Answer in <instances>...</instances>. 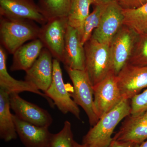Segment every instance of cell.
<instances>
[{"mask_svg":"<svg viewBox=\"0 0 147 147\" xmlns=\"http://www.w3.org/2000/svg\"><path fill=\"white\" fill-rule=\"evenodd\" d=\"M130 114V99L123 98L90 129L83 137L82 144L87 147H103L110 145L115 128L121 121Z\"/></svg>","mask_w":147,"mask_h":147,"instance_id":"6da1fadb","label":"cell"},{"mask_svg":"<svg viewBox=\"0 0 147 147\" xmlns=\"http://www.w3.org/2000/svg\"><path fill=\"white\" fill-rule=\"evenodd\" d=\"M40 30L32 20L0 16L1 45L9 54L13 55L25 42L38 38Z\"/></svg>","mask_w":147,"mask_h":147,"instance_id":"7a4b0ae2","label":"cell"},{"mask_svg":"<svg viewBox=\"0 0 147 147\" xmlns=\"http://www.w3.org/2000/svg\"><path fill=\"white\" fill-rule=\"evenodd\" d=\"M86 56L85 71L93 86L112 71L110 45L101 43L91 37L84 45Z\"/></svg>","mask_w":147,"mask_h":147,"instance_id":"3957f363","label":"cell"},{"mask_svg":"<svg viewBox=\"0 0 147 147\" xmlns=\"http://www.w3.org/2000/svg\"><path fill=\"white\" fill-rule=\"evenodd\" d=\"M64 67L73 85V92L70 95L75 103L81 106L86 114L90 125L94 126L99 119L94 112L93 86L88 74L85 70Z\"/></svg>","mask_w":147,"mask_h":147,"instance_id":"277c9868","label":"cell"},{"mask_svg":"<svg viewBox=\"0 0 147 147\" xmlns=\"http://www.w3.org/2000/svg\"><path fill=\"white\" fill-rule=\"evenodd\" d=\"M93 94L94 112L99 119L123 99L119 88L117 75L112 71L94 86Z\"/></svg>","mask_w":147,"mask_h":147,"instance_id":"5b68a950","label":"cell"},{"mask_svg":"<svg viewBox=\"0 0 147 147\" xmlns=\"http://www.w3.org/2000/svg\"><path fill=\"white\" fill-rule=\"evenodd\" d=\"M67 17H57L48 20L40 30L38 39L54 59L62 63L67 30Z\"/></svg>","mask_w":147,"mask_h":147,"instance_id":"8992f818","label":"cell"},{"mask_svg":"<svg viewBox=\"0 0 147 147\" xmlns=\"http://www.w3.org/2000/svg\"><path fill=\"white\" fill-rule=\"evenodd\" d=\"M139 35L123 25L112 40L110 45L112 71L117 76L129 62Z\"/></svg>","mask_w":147,"mask_h":147,"instance_id":"52a82bcc","label":"cell"},{"mask_svg":"<svg viewBox=\"0 0 147 147\" xmlns=\"http://www.w3.org/2000/svg\"><path fill=\"white\" fill-rule=\"evenodd\" d=\"M53 79L51 86L44 93L53 100L54 104L64 115L71 113L78 119H81L78 105L71 98L66 88L63 78L60 62L53 59Z\"/></svg>","mask_w":147,"mask_h":147,"instance_id":"ba28073f","label":"cell"},{"mask_svg":"<svg viewBox=\"0 0 147 147\" xmlns=\"http://www.w3.org/2000/svg\"><path fill=\"white\" fill-rule=\"evenodd\" d=\"M124 19L123 9L116 0H110L92 37L101 43L110 45L113 38L123 26Z\"/></svg>","mask_w":147,"mask_h":147,"instance_id":"9c48e42d","label":"cell"},{"mask_svg":"<svg viewBox=\"0 0 147 147\" xmlns=\"http://www.w3.org/2000/svg\"><path fill=\"white\" fill-rule=\"evenodd\" d=\"M11 109L21 120L36 126L49 127L53 119L48 111L25 100L17 93L9 94Z\"/></svg>","mask_w":147,"mask_h":147,"instance_id":"30bf717a","label":"cell"},{"mask_svg":"<svg viewBox=\"0 0 147 147\" xmlns=\"http://www.w3.org/2000/svg\"><path fill=\"white\" fill-rule=\"evenodd\" d=\"M117 76L123 98L131 99L142 90L147 88V66L128 63Z\"/></svg>","mask_w":147,"mask_h":147,"instance_id":"8fae6325","label":"cell"},{"mask_svg":"<svg viewBox=\"0 0 147 147\" xmlns=\"http://www.w3.org/2000/svg\"><path fill=\"white\" fill-rule=\"evenodd\" d=\"M0 16L32 20L41 26L47 21L34 0H0Z\"/></svg>","mask_w":147,"mask_h":147,"instance_id":"7c38bea8","label":"cell"},{"mask_svg":"<svg viewBox=\"0 0 147 147\" xmlns=\"http://www.w3.org/2000/svg\"><path fill=\"white\" fill-rule=\"evenodd\" d=\"M53 57L43 47L33 65L26 71L25 81L31 83L43 93L51 86L53 79Z\"/></svg>","mask_w":147,"mask_h":147,"instance_id":"4fadbf2b","label":"cell"},{"mask_svg":"<svg viewBox=\"0 0 147 147\" xmlns=\"http://www.w3.org/2000/svg\"><path fill=\"white\" fill-rule=\"evenodd\" d=\"M62 63L72 69L85 70L86 56L79 32L68 26L66 34Z\"/></svg>","mask_w":147,"mask_h":147,"instance_id":"5bb4252c","label":"cell"},{"mask_svg":"<svg viewBox=\"0 0 147 147\" xmlns=\"http://www.w3.org/2000/svg\"><path fill=\"white\" fill-rule=\"evenodd\" d=\"M147 139V111L133 116H127L119 129L113 137V140L142 143Z\"/></svg>","mask_w":147,"mask_h":147,"instance_id":"9a60e30c","label":"cell"},{"mask_svg":"<svg viewBox=\"0 0 147 147\" xmlns=\"http://www.w3.org/2000/svg\"><path fill=\"white\" fill-rule=\"evenodd\" d=\"M17 135L26 147H49L52 133L48 127L36 126L13 115Z\"/></svg>","mask_w":147,"mask_h":147,"instance_id":"2e32d148","label":"cell"},{"mask_svg":"<svg viewBox=\"0 0 147 147\" xmlns=\"http://www.w3.org/2000/svg\"><path fill=\"white\" fill-rule=\"evenodd\" d=\"M6 53L3 47L0 46V89L7 92L9 94L12 93L29 92L36 94L47 100L52 108L55 106L54 102L44 93L38 89L31 83L26 81H20L13 78L9 74L7 68Z\"/></svg>","mask_w":147,"mask_h":147,"instance_id":"e0dca14e","label":"cell"},{"mask_svg":"<svg viewBox=\"0 0 147 147\" xmlns=\"http://www.w3.org/2000/svg\"><path fill=\"white\" fill-rule=\"evenodd\" d=\"M43 47L38 38L22 45L13 53L11 71H27L36 60Z\"/></svg>","mask_w":147,"mask_h":147,"instance_id":"ac0fdd59","label":"cell"},{"mask_svg":"<svg viewBox=\"0 0 147 147\" xmlns=\"http://www.w3.org/2000/svg\"><path fill=\"white\" fill-rule=\"evenodd\" d=\"M10 108L9 94L0 89V138L5 142L15 140L18 136Z\"/></svg>","mask_w":147,"mask_h":147,"instance_id":"d6986e66","label":"cell"},{"mask_svg":"<svg viewBox=\"0 0 147 147\" xmlns=\"http://www.w3.org/2000/svg\"><path fill=\"white\" fill-rule=\"evenodd\" d=\"M92 0H71L67 15L68 25L77 30L82 38L84 22L89 15Z\"/></svg>","mask_w":147,"mask_h":147,"instance_id":"ffe728a7","label":"cell"},{"mask_svg":"<svg viewBox=\"0 0 147 147\" xmlns=\"http://www.w3.org/2000/svg\"><path fill=\"white\" fill-rule=\"evenodd\" d=\"M123 25L139 34L147 33V2L134 9H123Z\"/></svg>","mask_w":147,"mask_h":147,"instance_id":"44dd1931","label":"cell"},{"mask_svg":"<svg viewBox=\"0 0 147 147\" xmlns=\"http://www.w3.org/2000/svg\"><path fill=\"white\" fill-rule=\"evenodd\" d=\"M71 0H38L40 12L47 21L57 17H67Z\"/></svg>","mask_w":147,"mask_h":147,"instance_id":"7402d4cb","label":"cell"},{"mask_svg":"<svg viewBox=\"0 0 147 147\" xmlns=\"http://www.w3.org/2000/svg\"><path fill=\"white\" fill-rule=\"evenodd\" d=\"M110 0H100L94 5V8L84 22L83 34L81 38L82 45L91 37L94 31L99 26L102 15Z\"/></svg>","mask_w":147,"mask_h":147,"instance_id":"603a6c76","label":"cell"},{"mask_svg":"<svg viewBox=\"0 0 147 147\" xmlns=\"http://www.w3.org/2000/svg\"><path fill=\"white\" fill-rule=\"evenodd\" d=\"M74 141L71 123L66 121L59 132L52 134L49 147H74Z\"/></svg>","mask_w":147,"mask_h":147,"instance_id":"cb8c5ba5","label":"cell"},{"mask_svg":"<svg viewBox=\"0 0 147 147\" xmlns=\"http://www.w3.org/2000/svg\"><path fill=\"white\" fill-rule=\"evenodd\" d=\"M128 63L135 65L147 66V33L139 34Z\"/></svg>","mask_w":147,"mask_h":147,"instance_id":"d4e9b609","label":"cell"},{"mask_svg":"<svg viewBox=\"0 0 147 147\" xmlns=\"http://www.w3.org/2000/svg\"><path fill=\"white\" fill-rule=\"evenodd\" d=\"M131 115L136 116L147 111V88L130 99Z\"/></svg>","mask_w":147,"mask_h":147,"instance_id":"484cf974","label":"cell"},{"mask_svg":"<svg viewBox=\"0 0 147 147\" xmlns=\"http://www.w3.org/2000/svg\"><path fill=\"white\" fill-rule=\"evenodd\" d=\"M124 9H134L144 5L147 0H116Z\"/></svg>","mask_w":147,"mask_h":147,"instance_id":"4316f807","label":"cell"},{"mask_svg":"<svg viewBox=\"0 0 147 147\" xmlns=\"http://www.w3.org/2000/svg\"><path fill=\"white\" fill-rule=\"evenodd\" d=\"M112 147H133L135 144L131 142H122L113 140L111 142Z\"/></svg>","mask_w":147,"mask_h":147,"instance_id":"83f0119b","label":"cell"},{"mask_svg":"<svg viewBox=\"0 0 147 147\" xmlns=\"http://www.w3.org/2000/svg\"><path fill=\"white\" fill-rule=\"evenodd\" d=\"M133 147H147V139L140 144H135Z\"/></svg>","mask_w":147,"mask_h":147,"instance_id":"f1b7e54d","label":"cell"},{"mask_svg":"<svg viewBox=\"0 0 147 147\" xmlns=\"http://www.w3.org/2000/svg\"><path fill=\"white\" fill-rule=\"evenodd\" d=\"M74 147H87L86 145L84 144H79L77 143L76 141H74Z\"/></svg>","mask_w":147,"mask_h":147,"instance_id":"f546056e","label":"cell"},{"mask_svg":"<svg viewBox=\"0 0 147 147\" xmlns=\"http://www.w3.org/2000/svg\"><path fill=\"white\" fill-rule=\"evenodd\" d=\"M92 1L93 2V5H94L98 3L100 0H92Z\"/></svg>","mask_w":147,"mask_h":147,"instance_id":"4dcf8cb0","label":"cell"},{"mask_svg":"<svg viewBox=\"0 0 147 147\" xmlns=\"http://www.w3.org/2000/svg\"><path fill=\"white\" fill-rule=\"evenodd\" d=\"M103 147H112V144H111H111H110V145H108V146H106Z\"/></svg>","mask_w":147,"mask_h":147,"instance_id":"1f68e13d","label":"cell"}]
</instances>
